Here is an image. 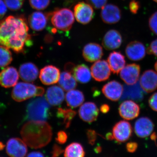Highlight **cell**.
Returning <instances> with one entry per match:
<instances>
[{"instance_id": "33", "label": "cell", "mask_w": 157, "mask_h": 157, "mask_svg": "<svg viewBox=\"0 0 157 157\" xmlns=\"http://www.w3.org/2000/svg\"><path fill=\"white\" fill-rule=\"evenodd\" d=\"M25 0H4L6 6L12 11H17L22 7Z\"/></svg>"}, {"instance_id": "31", "label": "cell", "mask_w": 157, "mask_h": 157, "mask_svg": "<svg viewBox=\"0 0 157 157\" xmlns=\"http://www.w3.org/2000/svg\"><path fill=\"white\" fill-rule=\"evenodd\" d=\"M12 61V54L9 48L0 46V67L4 68L9 66Z\"/></svg>"}, {"instance_id": "46", "label": "cell", "mask_w": 157, "mask_h": 157, "mask_svg": "<svg viewBox=\"0 0 157 157\" xmlns=\"http://www.w3.org/2000/svg\"><path fill=\"white\" fill-rule=\"evenodd\" d=\"M45 156L42 152L40 151H33L27 155V157H41Z\"/></svg>"}, {"instance_id": "3", "label": "cell", "mask_w": 157, "mask_h": 157, "mask_svg": "<svg viewBox=\"0 0 157 157\" xmlns=\"http://www.w3.org/2000/svg\"><path fill=\"white\" fill-rule=\"evenodd\" d=\"M50 105L44 97H39L29 102L25 119L29 121H46L50 116Z\"/></svg>"}, {"instance_id": "11", "label": "cell", "mask_w": 157, "mask_h": 157, "mask_svg": "<svg viewBox=\"0 0 157 157\" xmlns=\"http://www.w3.org/2000/svg\"><path fill=\"white\" fill-rule=\"evenodd\" d=\"M140 71V66L136 64L127 65L120 72V76L125 83L132 86L137 83L139 79Z\"/></svg>"}, {"instance_id": "44", "label": "cell", "mask_w": 157, "mask_h": 157, "mask_svg": "<svg viewBox=\"0 0 157 157\" xmlns=\"http://www.w3.org/2000/svg\"><path fill=\"white\" fill-rule=\"evenodd\" d=\"M75 67V65L72 63H66L64 67L65 71L69 72L72 73H73V70Z\"/></svg>"}, {"instance_id": "29", "label": "cell", "mask_w": 157, "mask_h": 157, "mask_svg": "<svg viewBox=\"0 0 157 157\" xmlns=\"http://www.w3.org/2000/svg\"><path fill=\"white\" fill-rule=\"evenodd\" d=\"M59 83L63 89L68 91L74 89L77 86L76 79L71 73L67 71L63 72L60 75Z\"/></svg>"}, {"instance_id": "47", "label": "cell", "mask_w": 157, "mask_h": 157, "mask_svg": "<svg viewBox=\"0 0 157 157\" xmlns=\"http://www.w3.org/2000/svg\"><path fill=\"white\" fill-rule=\"evenodd\" d=\"M102 147H101V146H100L99 144H98L97 146L94 149V151L97 154L100 153L102 151Z\"/></svg>"}, {"instance_id": "2", "label": "cell", "mask_w": 157, "mask_h": 157, "mask_svg": "<svg viewBox=\"0 0 157 157\" xmlns=\"http://www.w3.org/2000/svg\"><path fill=\"white\" fill-rule=\"evenodd\" d=\"M21 135L23 140L31 148H41L51 140L52 128L46 121H29L23 126Z\"/></svg>"}, {"instance_id": "45", "label": "cell", "mask_w": 157, "mask_h": 157, "mask_svg": "<svg viewBox=\"0 0 157 157\" xmlns=\"http://www.w3.org/2000/svg\"><path fill=\"white\" fill-rule=\"evenodd\" d=\"M110 109L109 105L107 104H103L100 107V110L101 112L103 113H107L109 112Z\"/></svg>"}, {"instance_id": "38", "label": "cell", "mask_w": 157, "mask_h": 157, "mask_svg": "<svg viewBox=\"0 0 157 157\" xmlns=\"http://www.w3.org/2000/svg\"><path fill=\"white\" fill-rule=\"evenodd\" d=\"M149 105L153 110L157 111V92L152 95L149 99Z\"/></svg>"}, {"instance_id": "16", "label": "cell", "mask_w": 157, "mask_h": 157, "mask_svg": "<svg viewBox=\"0 0 157 157\" xmlns=\"http://www.w3.org/2000/svg\"><path fill=\"white\" fill-rule=\"evenodd\" d=\"M140 108L139 105L132 101H126L119 107V113L121 117L127 120H132L139 115Z\"/></svg>"}, {"instance_id": "22", "label": "cell", "mask_w": 157, "mask_h": 157, "mask_svg": "<svg viewBox=\"0 0 157 157\" xmlns=\"http://www.w3.org/2000/svg\"><path fill=\"white\" fill-rule=\"evenodd\" d=\"M154 124L148 117H142L136 121L135 124V132L138 137H148L153 131Z\"/></svg>"}, {"instance_id": "17", "label": "cell", "mask_w": 157, "mask_h": 157, "mask_svg": "<svg viewBox=\"0 0 157 157\" xmlns=\"http://www.w3.org/2000/svg\"><path fill=\"white\" fill-rule=\"evenodd\" d=\"M146 48L143 43L139 41H133L127 45L125 53L129 59L135 61L142 59L146 55Z\"/></svg>"}, {"instance_id": "35", "label": "cell", "mask_w": 157, "mask_h": 157, "mask_svg": "<svg viewBox=\"0 0 157 157\" xmlns=\"http://www.w3.org/2000/svg\"><path fill=\"white\" fill-rule=\"evenodd\" d=\"M87 2L96 9H102L107 4V0H86Z\"/></svg>"}, {"instance_id": "34", "label": "cell", "mask_w": 157, "mask_h": 157, "mask_svg": "<svg viewBox=\"0 0 157 157\" xmlns=\"http://www.w3.org/2000/svg\"><path fill=\"white\" fill-rule=\"evenodd\" d=\"M149 26L151 30L157 35V11L155 12L150 17Z\"/></svg>"}, {"instance_id": "26", "label": "cell", "mask_w": 157, "mask_h": 157, "mask_svg": "<svg viewBox=\"0 0 157 157\" xmlns=\"http://www.w3.org/2000/svg\"><path fill=\"white\" fill-rule=\"evenodd\" d=\"M66 101L68 106L72 108H76L84 102V95L79 90H70L66 94Z\"/></svg>"}, {"instance_id": "19", "label": "cell", "mask_w": 157, "mask_h": 157, "mask_svg": "<svg viewBox=\"0 0 157 157\" xmlns=\"http://www.w3.org/2000/svg\"><path fill=\"white\" fill-rule=\"evenodd\" d=\"M103 56L101 45L96 43L86 44L82 50V56L86 61L93 63L99 60Z\"/></svg>"}, {"instance_id": "18", "label": "cell", "mask_w": 157, "mask_h": 157, "mask_svg": "<svg viewBox=\"0 0 157 157\" xmlns=\"http://www.w3.org/2000/svg\"><path fill=\"white\" fill-rule=\"evenodd\" d=\"M140 84L145 92H152L157 88V73L152 70H146L140 77Z\"/></svg>"}, {"instance_id": "13", "label": "cell", "mask_w": 157, "mask_h": 157, "mask_svg": "<svg viewBox=\"0 0 157 157\" xmlns=\"http://www.w3.org/2000/svg\"><path fill=\"white\" fill-rule=\"evenodd\" d=\"M60 73V70L55 66L48 65L40 70L39 78L45 85L56 84L58 82Z\"/></svg>"}, {"instance_id": "20", "label": "cell", "mask_w": 157, "mask_h": 157, "mask_svg": "<svg viewBox=\"0 0 157 157\" xmlns=\"http://www.w3.org/2000/svg\"><path fill=\"white\" fill-rule=\"evenodd\" d=\"M122 42V38L118 31L110 30L106 33L102 41V45L107 50L119 48Z\"/></svg>"}, {"instance_id": "32", "label": "cell", "mask_w": 157, "mask_h": 157, "mask_svg": "<svg viewBox=\"0 0 157 157\" xmlns=\"http://www.w3.org/2000/svg\"><path fill=\"white\" fill-rule=\"evenodd\" d=\"M50 0H29L31 7L37 10H44L50 4Z\"/></svg>"}, {"instance_id": "15", "label": "cell", "mask_w": 157, "mask_h": 157, "mask_svg": "<svg viewBox=\"0 0 157 157\" xmlns=\"http://www.w3.org/2000/svg\"><path fill=\"white\" fill-rule=\"evenodd\" d=\"M102 91L107 99L111 101H117L122 95L124 87L120 82L113 80L104 85Z\"/></svg>"}, {"instance_id": "1", "label": "cell", "mask_w": 157, "mask_h": 157, "mask_svg": "<svg viewBox=\"0 0 157 157\" xmlns=\"http://www.w3.org/2000/svg\"><path fill=\"white\" fill-rule=\"evenodd\" d=\"M32 44L29 27L22 17L9 16L0 22V45L17 53Z\"/></svg>"}, {"instance_id": "39", "label": "cell", "mask_w": 157, "mask_h": 157, "mask_svg": "<svg viewBox=\"0 0 157 157\" xmlns=\"http://www.w3.org/2000/svg\"><path fill=\"white\" fill-rule=\"evenodd\" d=\"M140 9V3L136 0H132L129 4V9L132 13L137 14Z\"/></svg>"}, {"instance_id": "23", "label": "cell", "mask_w": 157, "mask_h": 157, "mask_svg": "<svg viewBox=\"0 0 157 157\" xmlns=\"http://www.w3.org/2000/svg\"><path fill=\"white\" fill-rule=\"evenodd\" d=\"M63 90L58 86H53L46 90L45 98L48 104L53 106L61 105L65 100Z\"/></svg>"}, {"instance_id": "50", "label": "cell", "mask_w": 157, "mask_h": 157, "mask_svg": "<svg viewBox=\"0 0 157 157\" xmlns=\"http://www.w3.org/2000/svg\"><path fill=\"white\" fill-rule=\"evenodd\" d=\"M5 147V144H3L2 142L0 141V151H1L3 150L4 149Z\"/></svg>"}, {"instance_id": "42", "label": "cell", "mask_w": 157, "mask_h": 157, "mask_svg": "<svg viewBox=\"0 0 157 157\" xmlns=\"http://www.w3.org/2000/svg\"><path fill=\"white\" fill-rule=\"evenodd\" d=\"M137 147H138V144L135 142H130L127 143L126 148L127 151L130 153L135 152L137 150Z\"/></svg>"}, {"instance_id": "24", "label": "cell", "mask_w": 157, "mask_h": 157, "mask_svg": "<svg viewBox=\"0 0 157 157\" xmlns=\"http://www.w3.org/2000/svg\"><path fill=\"white\" fill-rule=\"evenodd\" d=\"M48 14L41 11H36L30 15L29 22L30 26L34 31H41L46 27L48 21Z\"/></svg>"}, {"instance_id": "10", "label": "cell", "mask_w": 157, "mask_h": 157, "mask_svg": "<svg viewBox=\"0 0 157 157\" xmlns=\"http://www.w3.org/2000/svg\"><path fill=\"white\" fill-rule=\"evenodd\" d=\"M78 113L79 117L82 121L87 123L91 124L98 119L99 110L94 103L87 102L80 106Z\"/></svg>"}, {"instance_id": "52", "label": "cell", "mask_w": 157, "mask_h": 157, "mask_svg": "<svg viewBox=\"0 0 157 157\" xmlns=\"http://www.w3.org/2000/svg\"><path fill=\"white\" fill-rule=\"evenodd\" d=\"M153 1L157 3V0H153Z\"/></svg>"}, {"instance_id": "7", "label": "cell", "mask_w": 157, "mask_h": 157, "mask_svg": "<svg viewBox=\"0 0 157 157\" xmlns=\"http://www.w3.org/2000/svg\"><path fill=\"white\" fill-rule=\"evenodd\" d=\"M26 144L22 139L18 137L10 138L7 142L6 151L10 157H23L27 154Z\"/></svg>"}, {"instance_id": "14", "label": "cell", "mask_w": 157, "mask_h": 157, "mask_svg": "<svg viewBox=\"0 0 157 157\" xmlns=\"http://www.w3.org/2000/svg\"><path fill=\"white\" fill-rule=\"evenodd\" d=\"M101 16L102 21L105 23L113 24L120 20L121 12L117 6L108 4L102 8Z\"/></svg>"}, {"instance_id": "41", "label": "cell", "mask_w": 157, "mask_h": 157, "mask_svg": "<svg viewBox=\"0 0 157 157\" xmlns=\"http://www.w3.org/2000/svg\"><path fill=\"white\" fill-rule=\"evenodd\" d=\"M64 151L60 146H59L58 144H54L52 147V151L51 152L52 157H58L62 155Z\"/></svg>"}, {"instance_id": "25", "label": "cell", "mask_w": 157, "mask_h": 157, "mask_svg": "<svg viewBox=\"0 0 157 157\" xmlns=\"http://www.w3.org/2000/svg\"><path fill=\"white\" fill-rule=\"evenodd\" d=\"M107 62L112 73L116 74L120 72L126 63L124 56L118 52H113L109 54Z\"/></svg>"}, {"instance_id": "30", "label": "cell", "mask_w": 157, "mask_h": 157, "mask_svg": "<svg viewBox=\"0 0 157 157\" xmlns=\"http://www.w3.org/2000/svg\"><path fill=\"white\" fill-rule=\"evenodd\" d=\"M64 155L66 157H83L86 153L81 144L73 142L68 145L65 148Z\"/></svg>"}, {"instance_id": "21", "label": "cell", "mask_w": 157, "mask_h": 157, "mask_svg": "<svg viewBox=\"0 0 157 157\" xmlns=\"http://www.w3.org/2000/svg\"><path fill=\"white\" fill-rule=\"evenodd\" d=\"M19 75L22 80L26 82H34L38 78L39 70L36 65L32 63H27L21 65Z\"/></svg>"}, {"instance_id": "43", "label": "cell", "mask_w": 157, "mask_h": 157, "mask_svg": "<svg viewBox=\"0 0 157 157\" xmlns=\"http://www.w3.org/2000/svg\"><path fill=\"white\" fill-rule=\"evenodd\" d=\"M7 11V6L3 0H0V18L4 17Z\"/></svg>"}, {"instance_id": "28", "label": "cell", "mask_w": 157, "mask_h": 157, "mask_svg": "<svg viewBox=\"0 0 157 157\" xmlns=\"http://www.w3.org/2000/svg\"><path fill=\"white\" fill-rule=\"evenodd\" d=\"M76 112L70 108L59 107L57 109L56 117L61 121L62 124L66 128L70 127L72 121L76 115Z\"/></svg>"}, {"instance_id": "12", "label": "cell", "mask_w": 157, "mask_h": 157, "mask_svg": "<svg viewBox=\"0 0 157 157\" xmlns=\"http://www.w3.org/2000/svg\"><path fill=\"white\" fill-rule=\"evenodd\" d=\"M19 73L14 67H7L0 72V85L9 88L14 87L19 79Z\"/></svg>"}, {"instance_id": "49", "label": "cell", "mask_w": 157, "mask_h": 157, "mask_svg": "<svg viewBox=\"0 0 157 157\" xmlns=\"http://www.w3.org/2000/svg\"><path fill=\"white\" fill-rule=\"evenodd\" d=\"M157 136L156 134L155 133H153L151 135V138L152 140L155 141L157 139Z\"/></svg>"}, {"instance_id": "8", "label": "cell", "mask_w": 157, "mask_h": 157, "mask_svg": "<svg viewBox=\"0 0 157 157\" xmlns=\"http://www.w3.org/2000/svg\"><path fill=\"white\" fill-rule=\"evenodd\" d=\"M112 132L114 140L117 143H123L128 140L132 136V128L128 122L121 121L115 124Z\"/></svg>"}, {"instance_id": "48", "label": "cell", "mask_w": 157, "mask_h": 157, "mask_svg": "<svg viewBox=\"0 0 157 157\" xmlns=\"http://www.w3.org/2000/svg\"><path fill=\"white\" fill-rule=\"evenodd\" d=\"M106 137L107 140H114L112 133H110V132H109V133H107V134H106Z\"/></svg>"}, {"instance_id": "4", "label": "cell", "mask_w": 157, "mask_h": 157, "mask_svg": "<svg viewBox=\"0 0 157 157\" xmlns=\"http://www.w3.org/2000/svg\"><path fill=\"white\" fill-rule=\"evenodd\" d=\"M45 91L42 86L26 82H19L14 86L11 96L14 101L21 102L34 97H42Z\"/></svg>"}, {"instance_id": "51", "label": "cell", "mask_w": 157, "mask_h": 157, "mask_svg": "<svg viewBox=\"0 0 157 157\" xmlns=\"http://www.w3.org/2000/svg\"><path fill=\"white\" fill-rule=\"evenodd\" d=\"M155 69L156 71L157 72V62H156L155 64Z\"/></svg>"}, {"instance_id": "27", "label": "cell", "mask_w": 157, "mask_h": 157, "mask_svg": "<svg viewBox=\"0 0 157 157\" xmlns=\"http://www.w3.org/2000/svg\"><path fill=\"white\" fill-rule=\"evenodd\" d=\"M73 73L76 81L82 84L88 83L91 78V73L89 68L83 64L75 67Z\"/></svg>"}, {"instance_id": "6", "label": "cell", "mask_w": 157, "mask_h": 157, "mask_svg": "<svg viewBox=\"0 0 157 157\" xmlns=\"http://www.w3.org/2000/svg\"><path fill=\"white\" fill-rule=\"evenodd\" d=\"M74 15L78 22L86 25L94 18V12L92 7L88 3L80 2L74 7Z\"/></svg>"}, {"instance_id": "40", "label": "cell", "mask_w": 157, "mask_h": 157, "mask_svg": "<svg viewBox=\"0 0 157 157\" xmlns=\"http://www.w3.org/2000/svg\"><path fill=\"white\" fill-rule=\"evenodd\" d=\"M147 52L149 54H154L157 57V39L152 42Z\"/></svg>"}, {"instance_id": "37", "label": "cell", "mask_w": 157, "mask_h": 157, "mask_svg": "<svg viewBox=\"0 0 157 157\" xmlns=\"http://www.w3.org/2000/svg\"><path fill=\"white\" fill-rule=\"evenodd\" d=\"M68 139V135L67 133L63 131H60L58 132L56 140L59 144H64L67 142Z\"/></svg>"}, {"instance_id": "5", "label": "cell", "mask_w": 157, "mask_h": 157, "mask_svg": "<svg viewBox=\"0 0 157 157\" xmlns=\"http://www.w3.org/2000/svg\"><path fill=\"white\" fill-rule=\"evenodd\" d=\"M48 14L51 16V21L52 25L59 30L69 31L74 22V14L70 9H59Z\"/></svg>"}, {"instance_id": "36", "label": "cell", "mask_w": 157, "mask_h": 157, "mask_svg": "<svg viewBox=\"0 0 157 157\" xmlns=\"http://www.w3.org/2000/svg\"><path fill=\"white\" fill-rule=\"evenodd\" d=\"M97 134L94 130L88 129L86 132L87 140L88 143L91 145H94L97 139Z\"/></svg>"}, {"instance_id": "9", "label": "cell", "mask_w": 157, "mask_h": 157, "mask_svg": "<svg viewBox=\"0 0 157 157\" xmlns=\"http://www.w3.org/2000/svg\"><path fill=\"white\" fill-rule=\"evenodd\" d=\"M90 69L92 76L96 81L103 82L109 79L111 70L106 60L97 61L93 64Z\"/></svg>"}]
</instances>
